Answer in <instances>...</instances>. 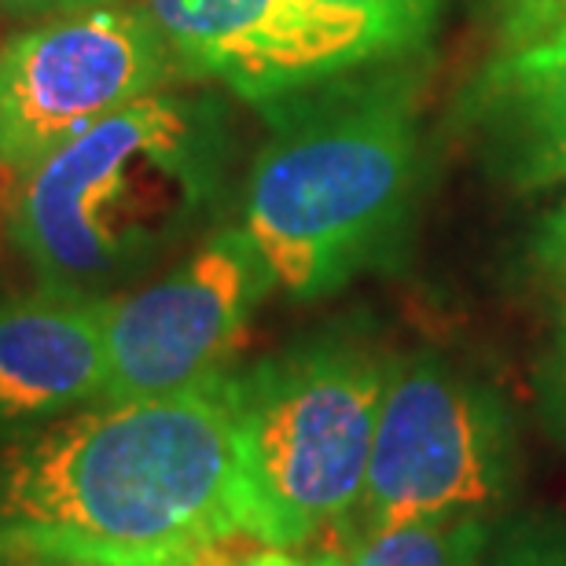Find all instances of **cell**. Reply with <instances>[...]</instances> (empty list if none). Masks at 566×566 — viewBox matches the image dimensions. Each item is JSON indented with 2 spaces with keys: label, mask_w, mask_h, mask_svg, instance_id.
I'll return each mask as SVG.
<instances>
[{
  "label": "cell",
  "mask_w": 566,
  "mask_h": 566,
  "mask_svg": "<svg viewBox=\"0 0 566 566\" xmlns=\"http://www.w3.org/2000/svg\"><path fill=\"white\" fill-rule=\"evenodd\" d=\"M504 44H518L566 27V0H490Z\"/></svg>",
  "instance_id": "4fadbf2b"
},
{
  "label": "cell",
  "mask_w": 566,
  "mask_h": 566,
  "mask_svg": "<svg viewBox=\"0 0 566 566\" xmlns=\"http://www.w3.org/2000/svg\"><path fill=\"white\" fill-rule=\"evenodd\" d=\"M321 4L346 11L360 22H368L371 33L382 41V49L394 55L412 52L430 38L438 22L441 0H321Z\"/></svg>",
  "instance_id": "7c38bea8"
},
{
  "label": "cell",
  "mask_w": 566,
  "mask_h": 566,
  "mask_svg": "<svg viewBox=\"0 0 566 566\" xmlns=\"http://www.w3.org/2000/svg\"><path fill=\"white\" fill-rule=\"evenodd\" d=\"M41 566H52V563H41Z\"/></svg>",
  "instance_id": "d6986e66"
},
{
  "label": "cell",
  "mask_w": 566,
  "mask_h": 566,
  "mask_svg": "<svg viewBox=\"0 0 566 566\" xmlns=\"http://www.w3.org/2000/svg\"><path fill=\"white\" fill-rule=\"evenodd\" d=\"M507 423L482 387L434 357L382 371V398L365 479V523L460 515L501 496Z\"/></svg>",
  "instance_id": "8992f818"
},
{
  "label": "cell",
  "mask_w": 566,
  "mask_h": 566,
  "mask_svg": "<svg viewBox=\"0 0 566 566\" xmlns=\"http://www.w3.org/2000/svg\"><path fill=\"white\" fill-rule=\"evenodd\" d=\"M324 85L269 104L276 137L243 191V229L294 298L332 294L376 262L420 174V126L401 82Z\"/></svg>",
  "instance_id": "3957f363"
},
{
  "label": "cell",
  "mask_w": 566,
  "mask_h": 566,
  "mask_svg": "<svg viewBox=\"0 0 566 566\" xmlns=\"http://www.w3.org/2000/svg\"><path fill=\"white\" fill-rule=\"evenodd\" d=\"M273 287L251 232L221 229L166 276L107 298L104 401L158 398L224 376V360Z\"/></svg>",
  "instance_id": "52a82bcc"
},
{
  "label": "cell",
  "mask_w": 566,
  "mask_h": 566,
  "mask_svg": "<svg viewBox=\"0 0 566 566\" xmlns=\"http://www.w3.org/2000/svg\"><path fill=\"white\" fill-rule=\"evenodd\" d=\"M174 566H294V556L283 548L265 545L247 530H232L210 545H202L199 552H191L188 559H180Z\"/></svg>",
  "instance_id": "5bb4252c"
},
{
  "label": "cell",
  "mask_w": 566,
  "mask_h": 566,
  "mask_svg": "<svg viewBox=\"0 0 566 566\" xmlns=\"http://www.w3.org/2000/svg\"><path fill=\"white\" fill-rule=\"evenodd\" d=\"M247 530L232 376L104 401L0 460V552L71 566H174Z\"/></svg>",
  "instance_id": "6da1fadb"
},
{
  "label": "cell",
  "mask_w": 566,
  "mask_h": 566,
  "mask_svg": "<svg viewBox=\"0 0 566 566\" xmlns=\"http://www.w3.org/2000/svg\"><path fill=\"white\" fill-rule=\"evenodd\" d=\"M224 177L218 99L155 88L22 174L11 240L41 287L107 298L218 210Z\"/></svg>",
  "instance_id": "7a4b0ae2"
},
{
  "label": "cell",
  "mask_w": 566,
  "mask_h": 566,
  "mask_svg": "<svg viewBox=\"0 0 566 566\" xmlns=\"http://www.w3.org/2000/svg\"><path fill=\"white\" fill-rule=\"evenodd\" d=\"M382 371L365 349L321 343L232 376L247 534L291 552L357 512Z\"/></svg>",
  "instance_id": "277c9868"
},
{
  "label": "cell",
  "mask_w": 566,
  "mask_h": 566,
  "mask_svg": "<svg viewBox=\"0 0 566 566\" xmlns=\"http://www.w3.org/2000/svg\"><path fill=\"white\" fill-rule=\"evenodd\" d=\"M294 566H305V563H302V559H294Z\"/></svg>",
  "instance_id": "ac0fdd59"
},
{
  "label": "cell",
  "mask_w": 566,
  "mask_h": 566,
  "mask_svg": "<svg viewBox=\"0 0 566 566\" xmlns=\"http://www.w3.org/2000/svg\"><path fill=\"white\" fill-rule=\"evenodd\" d=\"M107 298L41 287L0 298V430L104 401Z\"/></svg>",
  "instance_id": "9c48e42d"
},
{
  "label": "cell",
  "mask_w": 566,
  "mask_h": 566,
  "mask_svg": "<svg viewBox=\"0 0 566 566\" xmlns=\"http://www.w3.org/2000/svg\"><path fill=\"white\" fill-rule=\"evenodd\" d=\"M174 74L140 4L104 0L41 19L0 49V163L27 174Z\"/></svg>",
  "instance_id": "5b68a950"
},
{
  "label": "cell",
  "mask_w": 566,
  "mask_h": 566,
  "mask_svg": "<svg viewBox=\"0 0 566 566\" xmlns=\"http://www.w3.org/2000/svg\"><path fill=\"white\" fill-rule=\"evenodd\" d=\"M177 63L254 104L390 60L382 41L321 0H137Z\"/></svg>",
  "instance_id": "ba28073f"
},
{
  "label": "cell",
  "mask_w": 566,
  "mask_h": 566,
  "mask_svg": "<svg viewBox=\"0 0 566 566\" xmlns=\"http://www.w3.org/2000/svg\"><path fill=\"white\" fill-rule=\"evenodd\" d=\"M556 398H559V412H563V423H566V327H563V343H559V354H556Z\"/></svg>",
  "instance_id": "e0dca14e"
},
{
  "label": "cell",
  "mask_w": 566,
  "mask_h": 566,
  "mask_svg": "<svg viewBox=\"0 0 566 566\" xmlns=\"http://www.w3.org/2000/svg\"><path fill=\"white\" fill-rule=\"evenodd\" d=\"M88 4H104V0H0V11L22 15V19H49V15H63V11L88 8Z\"/></svg>",
  "instance_id": "2e32d148"
},
{
  "label": "cell",
  "mask_w": 566,
  "mask_h": 566,
  "mask_svg": "<svg viewBox=\"0 0 566 566\" xmlns=\"http://www.w3.org/2000/svg\"><path fill=\"white\" fill-rule=\"evenodd\" d=\"M474 530L457 515L365 523L360 534L327 530L310 566H463L471 559Z\"/></svg>",
  "instance_id": "8fae6325"
},
{
  "label": "cell",
  "mask_w": 566,
  "mask_h": 566,
  "mask_svg": "<svg viewBox=\"0 0 566 566\" xmlns=\"http://www.w3.org/2000/svg\"><path fill=\"white\" fill-rule=\"evenodd\" d=\"M463 115L507 185L566 180V27L504 44L471 82Z\"/></svg>",
  "instance_id": "30bf717a"
},
{
  "label": "cell",
  "mask_w": 566,
  "mask_h": 566,
  "mask_svg": "<svg viewBox=\"0 0 566 566\" xmlns=\"http://www.w3.org/2000/svg\"><path fill=\"white\" fill-rule=\"evenodd\" d=\"M534 254H537L541 273L548 276L552 291H556V298L563 305V327H566V202L541 221Z\"/></svg>",
  "instance_id": "9a60e30c"
}]
</instances>
